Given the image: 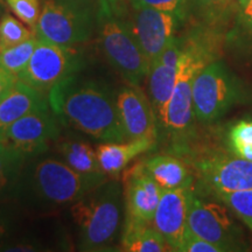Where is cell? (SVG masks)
Here are the masks:
<instances>
[{
  "label": "cell",
  "instance_id": "obj_1",
  "mask_svg": "<svg viewBox=\"0 0 252 252\" xmlns=\"http://www.w3.org/2000/svg\"><path fill=\"white\" fill-rule=\"evenodd\" d=\"M52 111L71 127L103 143L125 141L116 96L97 81L71 75L48 94Z\"/></svg>",
  "mask_w": 252,
  "mask_h": 252
},
{
  "label": "cell",
  "instance_id": "obj_2",
  "mask_svg": "<svg viewBox=\"0 0 252 252\" xmlns=\"http://www.w3.org/2000/svg\"><path fill=\"white\" fill-rule=\"evenodd\" d=\"M122 185L117 180H105L91 189L70 212L78 228L81 251H108L117 239L123 213Z\"/></svg>",
  "mask_w": 252,
  "mask_h": 252
},
{
  "label": "cell",
  "instance_id": "obj_3",
  "mask_svg": "<svg viewBox=\"0 0 252 252\" xmlns=\"http://www.w3.org/2000/svg\"><path fill=\"white\" fill-rule=\"evenodd\" d=\"M94 32L100 53L109 64L126 83L140 87L147 78L150 62L135 39L128 21L122 18L117 4L98 0Z\"/></svg>",
  "mask_w": 252,
  "mask_h": 252
},
{
  "label": "cell",
  "instance_id": "obj_4",
  "mask_svg": "<svg viewBox=\"0 0 252 252\" xmlns=\"http://www.w3.org/2000/svg\"><path fill=\"white\" fill-rule=\"evenodd\" d=\"M24 173L25 196L34 208L40 209L71 206L100 185L56 158L37 159L30 163Z\"/></svg>",
  "mask_w": 252,
  "mask_h": 252
},
{
  "label": "cell",
  "instance_id": "obj_5",
  "mask_svg": "<svg viewBox=\"0 0 252 252\" xmlns=\"http://www.w3.org/2000/svg\"><path fill=\"white\" fill-rule=\"evenodd\" d=\"M96 8L91 0H41L34 34L60 46L81 45L96 31Z\"/></svg>",
  "mask_w": 252,
  "mask_h": 252
},
{
  "label": "cell",
  "instance_id": "obj_6",
  "mask_svg": "<svg viewBox=\"0 0 252 252\" xmlns=\"http://www.w3.org/2000/svg\"><path fill=\"white\" fill-rule=\"evenodd\" d=\"M241 99V87L220 62H209L196 72L193 81L195 118L213 123L225 115Z\"/></svg>",
  "mask_w": 252,
  "mask_h": 252
},
{
  "label": "cell",
  "instance_id": "obj_7",
  "mask_svg": "<svg viewBox=\"0 0 252 252\" xmlns=\"http://www.w3.org/2000/svg\"><path fill=\"white\" fill-rule=\"evenodd\" d=\"M208 63L207 53L201 42L195 39H185L180 72L161 124V127L169 133L185 135L193 126V81L196 72Z\"/></svg>",
  "mask_w": 252,
  "mask_h": 252
},
{
  "label": "cell",
  "instance_id": "obj_8",
  "mask_svg": "<svg viewBox=\"0 0 252 252\" xmlns=\"http://www.w3.org/2000/svg\"><path fill=\"white\" fill-rule=\"evenodd\" d=\"M82 65L74 47H64L40 40L33 55L18 80L48 96L53 88L63 80L77 74Z\"/></svg>",
  "mask_w": 252,
  "mask_h": 252
},
{
  "label": "cell",
  "instance_id": "obj_9",
  "mask_svg": "<svg viewBox=\"0 0 252 252\" xmlns=\"http://www.w3.org/2000/svg\"><path fill=\"white\" fill-rule=\"evenodd\" d=\"M188 230L223 251L241 250L239 231L235 228L226 208L220 203L201 200L194 193L189 202Z\"/></svg>",
  "mask_w": 252,
  "mask_h": 252
},
{
  "label": "cell",
  "instance_id": "obj_10",
  "mask_svg": "<svg viewBox=\"0 0 252 252\" xmlns=\"http://www.w3.org/2000/svg\"><path fill=\"white\" fill-rule=\"evenodd\" d=\"M60 135L58 122L50 106H43L24 116L5 132L1 143L27 158L43 153Z\"/></svg>",
  "mask_w": 252,
  "mask_h": 252
},
{
  "label": "cell",
  "instance_id": "obj_11",
  "mask_svg": "<svg viewBox=\"0 0 252 252\" xmlns=\"http://www.w3.org/2000/svg\"><path fill=\"white\" fill-rule=\"evenodd\" d=\"M181 19L178 15L153 7L132 8L128 21L135 39L150 65L176 36Z\"/></svg>",
  "mask_w": 252,
  "mask_h": 252
},
{
  "label": "cell",
  "instance_id": "obj_12",
  "mask_svg": "<svg viewBox=\"0 0 252 252\" xmlns=\"http://www.w3.org/2000/svg\"><path fill=\"white\" fill-rule=\"evenodd\" d=\"M184 52L185 39L175 36L150 65L146 78L149 84V97L159 126H161L165 118L167 105L178 81Z\"/></svg>",
  "mask_w": 252,
  "mask_h": 252
},
{
  "label": "cell",
  "instance_id": "obj_13",
  "mask_svg": "<svg viewBox=\"0 0 252 252\" xmlns=\"http://www.w3.org/2000/svg\"><path fill=\"white\" fill-rule=\"evenodd\" d=\"M119 121L126 140L158 138V119L149 94L140 87L127 84L116 94Z\"/></svg>",
  "mask_w": 252,
  "mask_h": 252
},
{
  "label": "cell",
  "instance_id": "obj_14",
  "mask_svg": "<svg viewBox=\"0 0 252 252\" xmlns=\"http://www.w3.org/2000/svg\"><path fill=\"white\" fill-rule=\"evenodd\" d=\"M204 184L216 195L252 189V161L241 157H210L196 163Z\"/></svg>",
  "mask_w": 252,
  "mask_h": 252
},
{
  "label": "cell",
  "instance_id": "obj_15",
  "mask_svg": "<svg viewBox=\"0 0 252 252\" xmlns=\"http://www.w3.org/2000/svg\"><path fill=\"white\" fill-rule=\"evenodd\" d=\"M125 220L152 224L163 189L154 181L144 165H135L125 178Z\"/></svg>",
  "mask_w": 252,
  "mask_h": 252
},
{
  "label": "cell",
  "instance_id": "obj_16",
  "mask_svg": "<svg viewBox=\"0 0 252 252\" xmlns=\"http://www.w3.org/2000/svg\"><path fill=\"white\" fill-rule=\"evenodd\" d=\"M190 188L163 190L152 225L161 234L173 251H179L188 231Z\"/></svg>",
  "mask_w": 252,
  "mask_h": 252
},
{
  "label": "cell",
  "instance_id": "obj_17",
  "mask_svg": "<svg viewBox=\"0 0 252 252\" xmlns=\"http://www.w3.org/2000/svg\"><path fill=\"white\" fill-rule=\"evenodd\" d=\"M48 96L19 81L0 102V141L9 126L34 110L48 106Z\"/></svg>",
  "mask_w": 252,
  "mask_h": 252
},
{
  "label": "cell",
  "instance_id": "obj_18",
  "mask_svg": "<svg viewBox=\"0 0 252 252\" xmlns=\"http://www.w3.org/2000/svg\"><path fill=\"white\" fill-rule=\"evenodd\" d=\"M157 140L134 139L122 143H103L96 147V154L103 172L109 176H117L134 158L154 149Z\"/></svg>",
  "mask_w": 252,
  "mask_h": 252
},
{
  "label": "cell",
  "instance_id": "obj_19",
  "mask_svg": "<svg viewBox=\"0 0 252 252\" xmlns=\"http://www.w3.org/2000/svg\"><path fill=\"white\" fill-rule=\"evenodd\" d=\"M58 152L62 160L74 171L90 180L102 184L106 180L97 158L96 150L82 140H65L58 145Z\"/></svg>",
  "mask_w": 252,
  "mask_h": 252
},
{
  "label": "cell",
  "instance_id": "obj_20",
  "mask_svg": "<svg viewBox=\"0 0 252 252\" xmlns=\"http://www.w3.org/2000/svg\"><path fill=\"white\" fill-rule=\"evenodd\" d=\"M144 168L163 190L190 188L191 173L182 160L172 156H156L147 159Z\"/></svg>",
  "mask_w": 252,
  "mask_h": 252
},
{
  "label": "cell",
  "instance_id": "obj_21",
  "mask_svg": "<svg viewBox=\"0 0 252 252\" xmlns=\"http://www.w3.org/2000/svg\"><path fill=\"white\" fill-rule=\"evenodd\" d=\"M123 251L127 252H166L173 251L165 237L151 224L126 220L121 238Z\"/></svg>",
  "mask_w": 252,
  "mask_h": 252
},
{
  "label": "cell",
  "instance_id": "obj_22",
  "mask_svg": "<svg viewBox=\"0 0 252 252\" xmlns=\"http://www.w3.org/2000/svg\"><path fill=\"white\" fill-rule=\"evenodd\" d=\"M37 41L39 39L33 36L23 43L0 50V67L18 76L30 62Z\"/></svg>",
  "mask_w": 252,
  "mask_h": 252
},
{
  "label": "cell",
  "instance_id": "obj_23",
  "mask_svg": "<svg viewBox=\"0 0 252 252\" xmlns=\"http://www.w3.org/2000/svg\"><path fill=\"white\" fill-rule=\"evenodd\" d=\"M28 158L0 141V191L21 174Z\"/></svg>",
  "mask_w": 252,
  "mask_h": 252
},
{
  "label": "cell",
  "instance_id": "obj_24",
  "mask_svg": "<svg viewBox=\"0 0 252 252\" xmlns=\"http://www.w3.org/2000/svg\"><path fill=\"white\" fill-rule=\"evenodd\" d=\"M33 36H35L34 32L25 26L20 19L6 12L2 14L0 19V50L23 43Z\"/></svg>",
  "mask_w": 252,
  "mask_h": 252
},
{
  "label": "cell",
  "instance_id": "obj_25",
  "mask_svg": "<svg viewBox=\"0 0 252 252\" xmlns=\"http://www.w3.org/2000/svg\"><path fill=\"white\" fill-rule=\"evenodd\" d=\"M229 146L235 156L252 161V121H241L228 134Z\"/></svg>",
  "mask_w": 252,
  "mask_h": 252
},
{
  "label": "cell",
  "instance_id": "obj_26",
  "mask_svg": "<svg viewBox=\"0 0 252 252\" xmlns=\"http://www.w3.org/2000/svg\"><path fill=\"white\" fill-rule=\"evenodd\" d=\"M217 197L252 231V189L237 193L220 194Z\"/></svg>",
  "mask_w": 252,
  "mask_h": 252
},
{
  "label": "cell",
  "instance_id": "obj_27",
  "mask_svg": "<svg viewBox=\"0 0 252 252\" xmlns=\"http://www.w3.org/2000/svg\"><path fill=\"white\" fill-rule=\"evenodd\" d=\"M11 11L34 32L41 13L40 0H6Z\"/></svg>",
  "mask_w": 252,
  "mask_h": 252
},
{
  "label": "cell",
  "instance_id": "obj_28",
  "mask_svg": "<svg viewBox=\"0 0 252 252\" xmlns=\"http://www.w3.org/2000/svg\"><path fill=\"white\" fill-rule=\"evenodd\" d=\"M197 14L207 23H215L224 17L234 0H191ZM236 1V0H235Z\"/></svg>",
  "mask_w": 252,
  "mask_h": 252
},
{
  "label": "cell",
  "instance_id": "obj_29",
  "mask_svg": "<svg viewBox=\"0 0 252 252\" xmlns=\"http://www.w3.org/2000/svg\"><path fill=\"white\" fill-rule=\"evenodd\" d=\"M132 8L153 7L178 15L184 20L191 0H128Z\"/></svg>",
  "mask_w": 252,
  "mask_h": 252
},
{
  "label": "cell",
  "instance_id": "obj_30",
  "mask_svg": "<svg viewBox=\"0 0 252 252\" xmlns=\"http://www.w3.org/2000/svg\"><path fill=\"white\" fill-rule=\"evenodd\" d=\"M180 252H223L217 245L198 237L188 230Z\"/></svg>",
  "mask_w": 252,
  "mask_h": 252
},
{
  "label": "cell",
  "instance_id": "obj_31",
  "mask_svg": "<svg viewBox=\"0 0 252 252\" xmlns=\"http://www.w3.org/2000/svg\"><path fill=\"white\" fill-rule=\"evenodd\" d=\"M18 82L17 75L12 74L6 69L0 67V102L13 90Z\"/></svg>",
  "mask_w": 252,
  "mask_h": 252
},
{
  "label": "cell",
  "instance_id": "obj_32",
  "mask_svg": "<svg viewBox=\"0 0 252 252\" xmlns=\"http://www.w3.org/2000/svg\"><path fill=\"white\" fill-rule=\"evenodd\" d=\"M242 11V18H243L244 23L247 24V26L252 30V0L248 2V5L245 6Z\"/></svg>",
  "mask_w": 252,
  "mask_h": 252
},
{
  "label": "cell",
  "instance_id": "obj_33",
  "mask_svg": "<svg viewBox=\"0 0 252 252\" xmlns=\"http://www.w3.org/2000/svg\"><path fill=\"white\" fill-rule=\"evenodd\" d=\"M5 231H6V225H5L4 220L0 219V238H1L2 236H4Z\"/></svg>",
  "mask_w": 252,
  "mask_h": 252
},
{
  "label": "cell",
  "instance_id": "obj_34",
  "mask_svg": "<svg viewBox=\"0 0 252 252\" xmlns=\"http://www.w3.org/2000/svg\"><path fill=\"white\" fill-rule=\"evenodd\" d=\"M249 1H250V0H236V2H237L238 6H239V8H241V9H243L245 6L248 5Z\"/></svg>",
  "mask_w": 252,
  "mask_h": 252
},
{
  "label": "cell",
  "instance_id": "obj_35",
  "mask_svg": "<svg viewBox=\"0 0 252 252\" xmlns=\"http://www.w3.org/2000/svg\"><path fill=\"white\" fill-rule=\"evenodd\" d=\"M108 1L111 2V4H115L116 5V4H118V2L121 1V0H108Z\"/></svg>",
  "mask_w": 252,
  "mask_h": 252
},
{
  "label": "cell",
  "instance_id": "obj_36",
  "mask_svg": "<svg viewBox=\"0 0 252 252\" xmlns=\"http://www.w3.org/2000/svg\"><path fill=\"white\" fill-rule=\"evenodd\" d=\"M2 14H4V11H2V6H1V4H0V19H1Z\"/></svg>",
  "mask_w": 252,
  "mask_h": 252
}]
</instances>
